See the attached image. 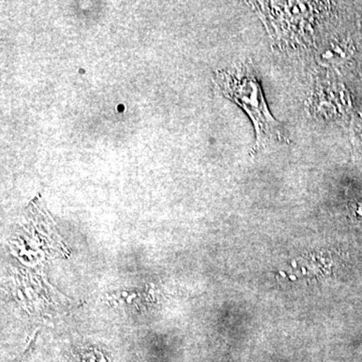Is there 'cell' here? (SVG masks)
<instances>
[{
  "label": "cell",
  "instance_id": "cell-5",
  "mask_svg": "<svg viewBox=\"0 0 362 362\" xmlns=\"http://www.w3.org/2000/svg\"><path fill=\"white\" fill-rule=\"evenodd\" d=\"M356 136L362 146V119L356 125Z\"/></svg>",
  "mask_w": 362,
  "mask_h": 362
},
{
  "label": "cell",
  "instance_id": "cell-1",
  "mask_svg": "<svg viewBox=\"0 0 362 362\" xmlns=\"http://www.w3.org/2000/svg\"><path fill=\"white\" fill-rule=\"evenodd\" d=\"M216 78L223 94L251 119L256 133L254 151L289 142L282 126L269 110L261 83L250 64H240L221 71Z\"/></svg>",
  "mask_w": 362,
  "mask_h": 362
},
{
  "label": "cell",
  "instance_id": "cell-3",
  "mask_svg": "<svg viewBox=\"0 0 362 362\" xmlns=\"http://www.w3.org/2000/svg\"><path fill=\"white\" fill-rule=\"evenodd\" d=\"M310 101L312 111L315 115L331 120L346 118L352 108L349 90L337 82L319 85Z\"/></svg>",
  "mask_w": 362,
  "mask_h": 362
},
{
  "label": "cell",
  "instance_id": "cell-2",
  "mask_svg": "<svg viewBox=\"0 0 362 362\" xmlns=\"http://www.w3.org/2000/svg\"><path fill=\"white\" fill-rule=\"evenodd\" d=\"M316 2H255L254 8L274 40L284 45L304 42L310 35L317 13Z\"/></svg>",
  "mask_w": 362,
  "mask_h": 362
},
{
  "label": "cell",
  "instance_id": "cell-6",
  "mask_svg": "<svg viewBox=\"0 0 362 362\" xmlns=\"http://www.w3.org/2000/svg\"><path fill=\"white\" fill-rule=\"evenodd\" d=\"M361 213L362 214V209H361Z\"/></svg>",
  "mask_w": 362,
  "mask_h": 362
},
{
  "label": "cell",
  "instance_id": "cell-4",
  "mask_svg": "<svg viewBox=\"0 0 362 362\" xmlns=\"http://www.w3.org/2000/svg\"><path fill=\"white\" fill-rule=\"evenodd\" d=\"M341 44H332L328 49H326L322 54L323 62L325 63H335L334 59H340L344 58L345 52H346V47H341Z\"/></svg>",
  "mask_w": 362,
  "mask_h": 362
}]
</instances>
